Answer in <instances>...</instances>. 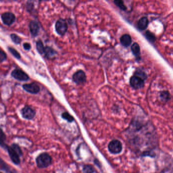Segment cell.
Returning <instances> with one entry per match:
<instances>
[{
  "label": "cell",
  "instance_id": "cell-1",
  "mask_svg": "<svg viewBox=\"0 0 173 173\" xmlns=\"http://www.w3.org/2000/svg\"><path fill=\"white\" fill-rule=\"evenodd\" d=\"M7 149L12 162L16 165L20 164V156L23 155V152L19 146L16 144H12L10 147L7 146Z\"/></svg>",
  "mask_w": 173,
  "mask_h": 173
},
{
  "label": "cell",
  "instance_id": "cell-2",
  "mask_svg": "<svg viewBox=\"0 0 173 173\" xmlns=\"http://www.w3.org/2000/svg\"><path fill=\"white\" fill-rule=\"evenodd\" d=\"M52 163V158L47 153H42L37 158L36 163L38 167L41 169L47 168Z\"/></svg>",
  "mask_w": 173,
  "mask_h": 173
},
{
  "label": "cell",
  "instance_id": "cell-3",
  "mask_svg": "<svg viewBox=\"0 0 173 173\" xmlns=\"http://www.w3.org/2000/svg\"><path fill=\"white\" fill-rule=\"evenodd\" d=\"M109 151L112 154H119L122 150V145L118 140H113L108 145Z\"/></svg>",
  "mask_w": 173,
  "mask_h": 173
},
{
  "label": "cell",
  "instance_id": "cell-4",
  "mask_svg": "<svg viewBox=\"0 0 173 173\" xmlns=\"http://www.w3.org/2000/svg\"><path fill=\"white\" fill-rule=\"evenodd\" d=\"M56 31L59 35L62 36L67 31V25L66 21L62 19H59L56 21Z\"/></svg>",
  "mask_w": 173,
  "mask_h": 173
},
{
  "label": "cell",
  "instance_id": "cell-5",
  "mask_svg": "<svg viewBox=\"0 0 173 173\" xmlns=\"http://www.w3.org/2000/svg\"><path fill=\"white\" fill-rule=\"evenodd\" d=\"M21 113L23 117L25 119L31 120L35 117L36 111L29 106H26L22 109Z\"/></svg>",
  "mask_w": 173,
  "mask_h": 173
},
{
  "label": "cell",
  "instance_id": "cell-6",
  "mask_svg": "<svg viewBox=\"0 0 173 173\" xmlns=\"http://www.w3.org/2000/svg\"><path fill=\"white\" fill-rule=\"evenodd\" d=\"M11 75L16 79L21 81H25L29 79V77L28 75L21 70H14L11 73Z\"/></svg>",
  "mask_w": 173,
  "mask_h": 173
},
{
  "label": "cell",
  "instance_id": "cell-7",
  "mask_svg": "<svg viewBox=\"0 0 173 173\" xmlns=\"http://www.w3.org/2000/svg\"><path fill=\"white\" fill-rule=\"evenodd\" d=\"M73 79L77 84H82L86 81V76L83 71L79 70L73 75Z\"/></svg>",
  "mask_w": 173,
  "mask_h": 173
},
{
  "label": "cell",
  "instance_id": "cell-8",
  "mask_svg": "<svg viewBox=\"0 0 173 173\" xmlns=\"http://www.w3.org/2000/svg\"><path fill=\"white\" fill-rule=\"evenodd\" d=\"M130 84L133 88L140 89L144 86V80L134 75L130 79Z\"/></svg>",
  "mask_w": 173,
  "mask_h": 173
},
{
  "label": "cell",
  "instance_id": "cell-9",
  "mask_svg": "<svg viewBox=\"0 0 173 173\" xmlns=\"http://www.w3.org/2000/svg\"><path fill=\"white\" fill-rule=\"evenodd\" d=\"M2 19L4 24L10 26L15 21L16 18L14 14L10 12H6L2 14Z\"/></svg>",
  "mask_w": 173,
  "mask_h": 173
},
{
  "label": "cell",
  "instance_id": "cell-10",
  "mask_svg": "<svg viewBox=\"0 0 173 173\" xmlns=\"http://www.w3.org/2000/svg\"><path fill=\"white\" fill-rule=\"evenodd\" d=\"M23 87L24 90L31 94H38L40 90L39 86L35 83L25 84L23 85Z\"/></svg>",
  "mask_w": 173,
  "mask_h": 173
},
{
  "label": "cell",
  "instance_id": "cell-11",
  "mask_svg": "<svg viewBox=\"0 0 173 173\" xmlns=\"http://www.w3.org/2000/svg\"><path fill=\"white\" fill-rule=\"evenodd\" d=\"M29 28L30 32L33 36H36L38 34L39 30H40V27L36 21H32L29 23Z\"/></svg>",
  "mask_w": 173,
  "mask_h": 173
},
{
  "label": "cell",
  "instance_id": "cell-12",
  "mask_svg": "<svg viewBox=\"0 0 173 173\" xmlns=\"http://www.w3.org/2000/svg\"><path fill=\"white\" fill-rule=\"evenodd\" d=\"M120 42L121 44L125 47H128L132 43L131 37L128 34L123 35L120 38Z\"/></svg>",
  "mask_w": 173,
  "mask_h": 173
},
{
  "label": "cell",
  "instance_id": "cell-13",
  "mask_svg": "<svg viewBox=\"0 0 173 173\" xmlns=\"http://www.w3.org/2000/svg\"><path fill=\"white\" fill-rule=\"evenodd\" d=\"M148 20L147 18L146 17H143L141 18L138 23V26L139 29L141 30H144L147 28L148 25Z\"/></svg>",
  "mask_w": 173,
  "mask_h": 173
},
{
  "label": "cell",
  "instance_id": "cell-14",
  "mask_svg": "<svg viewBox=\"0 0 173 173\" xmlns=\"http://www.w3.org/2000/svg\"><path fill=\"white\" fill-rule=\"evenodd\" d=\"M44 53L45 54V56L48 58L53 57L56 55V54H57L54 49L52 48L51 47H49V46L44 47Z\"/></svg>",
  "mask_w": 173,
  "mask_h": 173
},
{
  "label": "cell",
  "instance_id": "cell-15",
  "mask_svg": "<svg viewBox=\"0 0 173 173\" xmlns=\"http://www.w3.org/2000/svg\"><path fill=\"white\" fill-rule=\"evenodd\" d=\"M132 51L133 54L137 57H140V47L138 44L137 43H134L132 45Z\"/></svg>",
  "mask_w": 173,
  "mask_h": 173
},
{
  "label": "cell",
  "instance_id": "cell-16",
  "mask_svg": "<svg viewBox=\"0 0 173 173\" xmlns=\"http://www.w3.org/2000/svg\"><path fill=\"white\" fill-rule=\"evenodd\" d=\"M6 137L5 134L4 133L3 130L0 128V145L2 147H5V142Z\"/></svg>",
  "mask_w": 173,
  "mask_h": 173
},
{
  "label": "cell",
  "instance_id": "cell-17",
  "mask_svg": "<svg viewBox=\"0 0 173 173\" xmlns=\"http://www.w3.org/2000/svg\"><path fill=\"white\" fill-rule=\"evenodd\" d=\"M84 173H94L95 172V168L90 164H86L83 168Z\"/></svg>",
  "mask_w": 173,
  "mask_h": 173
},
{
  "label": "cell",
  "instance_id": "cell-18",
  "mask_svg": "<svg viewBox=\"0 0 173 173\" xmlns=\"http://www.w3.org/2000/svg\"><path fill=\"white\" fill-rule=\"evenodd\" d=\"M37 49L40 54H43L44 53V47L43 43L41 40H39L36 43Z\"/></svg>",
  "mask_w": 173,
  "mask_h": 173
},
{
  "label": "cell",
  "instance_id": "cell-19",
  "mask_svg": "<svg viewBox=\"0 0 173 173\" xmlns=\"http://www.w3.org/2000/svg\"><path fill=\"white\" fill-rule=\"evenodd\" d=\"M160 97H161V100L164 102H167L170 100V94L168 92L163 91L161 92L160 95Z\"/></svg>",
  "mask_w": 173,
  "mask_h": 173
},
{
  "label": "cell",
  "instance_id": "cell-20",
  "mask_svg": "<svg viewBox=\"0 0 173 173\" xmlns=\"http://www.w3.org/2000/svg\"><path fill=\"white\" fill-rule=\"evenodd\" d=\"M62 117L63 119L67 120L69 122H72L74 120V118L73 116H71L69 113L67 112L63 113L62 115Z\"/></svg>",
  "mask_w": 173,
  "mask_h": 173
},
{
  "label": "cell",
  "instance_id": "cell-21",
  "mask_svg": "<svg viewBox=\"0 0 173 173\" xmlns=\"http://www.w3.org/2000/svg\"><path fill=\"white\" fill-rule=\"evenodd\" d=\"M11 39H12V41L14 42V43L16 44H19L21 43V39L18 35H16L15 34H12L10 36Z\"/></svg>",
  "mask_w": 173,
  "mask_h": 173
},
{
  "label": "cell",
  "instance_id": "cell-22",
  "mask_svg": "<svg viewBox=\"0 0 173 173\" xmlns=\"http://www.w3.org/2000/svg\"><path fill=\"white\" fill-rule=\"evenodd\" d=\"M8 50L10 51V52L15 56V57L18 59H21V55L19 54V52H18L17 50H15V49L12 47H8Z\"/></svg>",
  "mask_w": 173,
  "mask_h": 173
},
{
  "label": "cell",
  "instance_id": "cell-23",
  "mask_svg": "<svg viewBox=\"0 0 173 173\" xmlns=\"http://www.w3.org/2000/svg\"><path fill=\"white\" fill-rule=\"evenodd\" d=\"M135 76L140 77V78H141L143 80H144L147 78V76L145 74V73L143 72L142 71H140V70L137 71L135 73Z\"/></svg>",
  "mask_w": 173,
  "mask_h": 173
},
{
  "label": "cell",
  "instance_id": "cell-24",
  "mask_svg": "<svg viewBox=\"0 0 173 173\" xmlns=\"http://www.w3.org/2000/svg\"><path fill=\"white\" fill-rule=\"evenodd\" d=\"M114 3L116 4V5L118 7L120 8L122 10H125L126 9V7L125 5L123 2L121 1H115Z\"/></svg>",
  "mask_w": 173,
  "mask_h": 173
},
{
  "label": "cell",
  "instance_id": "cell-25",
  "mask_svg": "<svg viewBox=\"0 0 173 173\" xmlns=\"http://www.w3.org/2000/svg\"><path fill=\"white\" fill-rule=\"evenodd\" d=\"M146 36L150 41H154L155 40V37L154 36V35L152 33H151L150 32H146Z\"/></svg>",
  "mask_w": 173,
  "mask_h": 173
},
{
  "label": "cell",
  "instance_id": "cell-26",
  "mask_svg": "<svg viewBox=\"0 0 173 173\" xmlns=\"http://www.w3.org/2000/svg\"><path fill=\"white\" fill-rule=\"evenodd\" d=\"M7 59V55L5 52L0 50V62H3Z\"/></svg>",
  "mask_w": 173,
  "mask_h": 173
},
{
  "label": "cell",
  "instance_id": "cell-27",
  "mask_svg": "<svg viewBox=\"0 0 173 173\" xmlns=\"http://www.w3.org/2000/svg\"><path fill=\"white\" fill-rule=\"evenodd\" d=\"M23 48L25 50H29L31 48V45L28 43H25L23 44Z\"/></svg>",
  "mask_w": 173,
  "mask_h": 173
},
{
  "label": "cell",
  "instance_id": "cell-28",
  "mask_svg": "<svg viewBox=\"0 0 173 173\" xmlns=\"http://www.w3.org/2000/svg\"><path fill=\"white\" fill-rule=\"evenodd\" d=\"M0 173H1V172H0Z\"/></svg>",
  "mask_w": 173,
  "mask_h": 173
}]
</instances>
